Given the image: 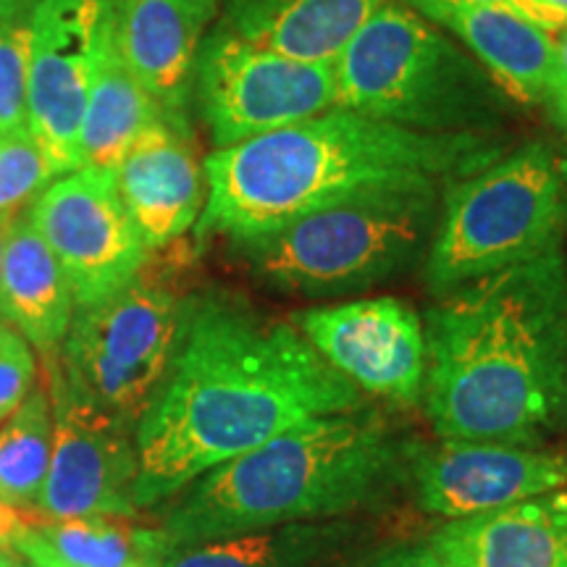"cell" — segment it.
<instances>
[{"label":"cell","instance_id":"cell-33","mask_svg":"<svg viewBox=\"0 0 567 567\" xmlns=\"http://www.w3.org/2000/svg\"><path fill=\"white\" fill-rule=\"evenodd\" d=\"M17 216H3L0 213V266H3V252H6V239H9V231H11V224Z\"/></svg>","mask_w":567,"mask_h":567},{"label":"cell","instance_id":"cell-3","mask_svg":"<svg viewBox=\"0 0 567 567\" xmlns=\"http://www.w3.org/2000/svg\"><path fill=\"white\" fill-rule=\"evenodd\" d=\"M502 153L507 147L499 134L415 132L334 105L300 124L213 151L203 161L208 193L197 234L243 243L373 189L450 187Z\"/></svg>","mask_w":567,"mask_h":567},{"label":"cell","instance_id":"cell-8","mask_svg":"<svg viewBox=\"0 0 567 567\" xmlns=\"http://www.w3.org/2000/svg\"><path fill=\"white\" fill-rule=\"evenodd\" d=\"M184 297L174 264H147L126 287L74 310L61 371L76 392L137 429L174 358Z\"/></svg>","mask_w":567,"mask_h":567},{"label":"cell","instance_id":"cell-20","mask_svg":"<svg viewBox=\"0 0 567 567\" xmlns=\"http://www.w3.org/2000/svg\"><path fill=\"white\" fill-rule=\"evenodd\" d=\"M74 308V295L59 260L30 216L19 213L0 266V318L40 352L51 354L66 339Z\"/></svg>","mask_w":567,"mask_h":567},{"label":"cell","instance_id":"cell-14","mask_svg":"<svg viewBox=\"0 0 567 567\" xmlns=\"http://www.w3.org/2000/svg\"><path fill=\"white\" fill-rule=\"evenodd\" d=\"M415 505L425 515L460 520L567 486V452L505 442L417 446L410 463Z\"/></svg>","mask_w":567,"mask_h":567},{"label":"cell","instance_id":"cell-12","mask_svg":"<svg viewBox=\"0 0 567 567\" xmlns=\"http://www.w3.org/2000/svg\"><path fill=\"white\" fill-rule=\"evenodd\" d=\"M111 30V0H38L30 27L27 130L55 174L80 168V126Z\"/></svg>","mask_w":567,"mask_h":567},{"label":"cell","instance_id":"cell-17","mask_svg":"<svg viewBox=\"0 0 567 567\" xmlns=\"http://www.w3.org/2000/svg\"><path fill=\"white\" fill-rule=\"evenodd\" d=\"M425 544L444 567H567V486L446 520Z\"/></svg>","mask_w":567,"mask_h":567},{"label":"cell","instance_id":"cell-19","mask_svg":"<svg viewBox=\"0 0 567 567\" xmlns=\"http://www.w3.org/2000/svg\"><path fill=\"white\" fill-rule=\"evenodd\" d=\"M386 0H221V19L255 45L297 61L334 63Z\"/></svg>","mask_w":567,"mask_h":567},{"label":"cell","instance_id":"cell-6","mask_svg":"<svg viewBox=\"0 0 567 567\" xmlns=\"http://www.w3.org/2000/svg\"><path fill=\"white\" fill-rule=\"evenodd\" d=\"M439 184H402L310 210L279 229L234 243L266 287L339 297L408 274L429 252Z\"/></svg>","mask_w":567,"mask_h":567},{"label":"cell","instance_id":"cell-22","mask_svg":"<svg viewBox=\"0 0 567 567\" xmlns=\"http://www.w3.org/2000/svg\"><path fill=\"white\" fill-rule=\"evenodd\" d=\"M158 118L168 116L118 55L109 30L80 126V168L116 172L134 140Z\"/></svg>","mask_w":567,"mask_h":567},{"label":"cell","instance_id":"cell-26","mask_svg":"<svg viewBox=\"0 0 567 567\" xmlns=\"http://www.w3.org/2000/svg\"><path fill=\"white\" fill-rule=\"evenodd\" d=\"M53 179H59V174L27 126L0 134V213L3 216H19V210Z\"/></svg>","mask_w":567,"mask_h":567},{"label":"cell","instance_id":"cell-34","mask_svg":"<svg viewBox=\"0 0 567 567\" xmlns=\"http://www.w3.org/2000/svg\"><path fill=\"white\" fill-rule=\"evenodd\" d=\"M544 3L549 6V9H555L563 13V17H567V0H544Z\"/></svg>","mask_w":567,"mask_h":567},{"label":"cell","instance_id":"cell-18","mask_svg":"<svg viewBox=\"0 0 567 567\" xmlns=\"http://www.w3.org/2000/svg\"><path fill=\"white\" fill-rule=\"evenodd\" d=\"M436 27L452 32L509 101L544 103L555 74V34L513 11L455 0H405Z\"/></svg>","mask_w":567,"mask_h":567},{"label":"cell","instance_id":"cell-10","mask_svg":"<svg viewBox=\"0 0 567 567\" xmlns=\"http://www.w3.org/2000/svg\"><path fill=\"white\" fill-rule=\"evenodd\" d=\"M53 410V450L38 505L45 517H134L137 446L134 429L69 384L61 358L45 354Z\"/></svg>","mask_w":567,"mask_h":567},{"label":"cell","instance_id":"cell-4","mask_svg":"<svg viewBox=\"0 0 567 567\" xmlns=\"http://www.w3.org/2000/svg\"><path fill=\"white\" fill-rule=\"evenodd\" d=\"M417 446L375 408L321 415L203 473L163 515L168 547H195L384 505Z\"/></svg>","mask_w":567,"mask_h":567},{"label":"cell","instance_id":"cell-5","mask_svg":"<svg viewBox=\"0 0 567 567\" xmlns=\"http://www.w3.org/2000/svg\"><path fill=\"white\" fill-rule=\"evenodd\" d=\"M337 105L434 134H499L509 97L421 13L386 0L334 61Z\"/></svg>","mask_w":567,"mask_h":567},{"label":"cell","instance_id":"cell-15","mask_svg":"<svg viewBox=\"0 0 567 567\" xmlns=\"http://www.w3.org/2000/svg\"><path fill=\"white\" fill-rule=\"evenodd\" d=\"M113 179L151 252L179 243L200 221L208 187L189 124L158 118L147 126L116 166Z\"/></svg>","mask_w":567,"mask_h":567},{"label":"cell","instance_id":"cell-7","mask_svg":"<svg viewBox=\"0 0 567 567\" xmlns=\"http://www.w3.org/2000/svg\"><path fill=\"white\" fill-rule=\"evenodd\" d=\"M567 218V155L549 142L502 153L452 182L423 258L431 295L455 292L559 245Z\"/></svg>","mask_w":567,"mask_h":567},{"label":"cell","instance_id":"cell-27","mask_svg":"<svg viewBox=\"0 0 567 567\" xmlns=\"http://www.w3.org/2000/svg\"><path fill=\"white\" fill-rule=\"evenodd\" d=\"M38 365L30 342L0 318V423L32 392Z\"/></svg>","mask_w":567,"mask_h":567},{"label":"cell","instance_id":"cell-1","mask_svg":"<svg viewBox=\"0 0 567 567\" xmlns=\"http://www.w3.org/2000/svg\"><path fill=\"white\" fill-rule=\"evenodd\" d=\"M360 408L365 394L292 321L229 292L187 295L174 358L134 429V505L172 499L297 423Z\"/></svg>","mask_w":567,"mask_h":567},{"label":"cell","instance_id":"cell-35","mask_svg":"<svg viewBox=\"0 0 567 567\" xmlns=\"http://www.w3.org/2000/svg\"><path fill=\"white\" fill-rule=\"evenodd\" d=\"M0 567H21L19 563H13L11 557H6V555H0Z\"/></svg>","mask_w":567,"mask_h":567},{"label":"cell","instance_id":"cell-2","mask_svg":"<svg viewBox=\"0 0 567 567\" xmlns=\"http://www.w3.org/2000/svg\"><path fill=\"white\" fill-rule=\"evenodd\" d=\"M423 405L442 442L542 446L567 408L563 245L436 297Z\"/></svg>","mask_w":567,"mask_h":567},{"label":"cell","instance_id":"cell-24","mask_svg":"<svg viewBox=\"0 0 567 567\" xmlns=\"http://www.w3.org/2000/svg\"><path fill=\"white\" fill-rule=\"evenodd\" d=\"M53 450V410L45 386H32L0 423V496L34 507L45 486Z\"/></svg>","mask_w":567,"mask_h":567},{"label":"cell","instance_id":"cell-13","mask_svg":"<svg viewBox=\"0 0 567 567\" xmlns=\"http://www.w3.org/2000/svg\"><path fill=\"white\" fill-rule=\"evenodd\" d=\"M308 344L363 394L415 408L425 384L423 318L400 297L316 305L292 321Z\"/></svg>","mask_w":567,"mask_h":567},{"label":"cell","instance_id":"cell-32","mask_svg":"<svg viewBox=\"0 0 567 567\" xmlns=\"http://www.w3.org/2000/svg\"><path fill=\"white\" fill-rule=\"evenodd\" d=\"M547 109L551 113V118H555V124L559 126L567 134V92H551L547 95Z\"/></svg>","mask_w":567,"mask_h":567},{"label":"cell","instance_id":"cell-30","mask_svg":"<svg viewBox=\"0 0 567 567\" xmlns=\"http://www.w3.org/2000/svg\"><path fill=\"white\" fill-rule=\"evenodd\" d=\"M30 526V513L11 505L9 499L0 496V551L17 547L19 536Z\"/></svg>","mask_w":567,"mask_h":567},{"label":"cell","instance_id":"cell-21","mask_svg":"<svg viewBox=\"0 0 567 567\" xmlns=\"http://www.w3.org/2000/svg\"><path fill=\"white\" fill-rule=\"evenodd\" d=\"M130 517H45L30 513L17 549L32 567H161L163 530L130 526Z\"/></svg>","mask_w":567,"mask_h":567},{"label":"cell","instance_id":"cell-29","mask_svg":"<svg viewBox=\"0 0 567 567\" xmlns=\"http://www.w3.org/2000/svg\"><path fill=\"white\" fill-rule=\"evenodd\" d=\"M455 3H473V6H492V9L513 11L517 17L534 21L536 27L547 30L549 34H557L563 27H567V17L549 9L544 0H455Z\"/></svg>","mask_w":567,"mask_h":567},{"label":"cell","instance_id":"cell-11","mask_svg":"<svg viewBox=\"0 0 567 567\" xmlns=\"http://www.w3.org/2000/svg\"><path fill=\"white\" fill-rule=\"evenodd\" d=\"M27 216L59 260L76 308L118 292L151 258L113 172L76 168L59 176L34 197Z\"/></svg>","mask_w":567,"mask_h":567},{"label":"cell","instance_id":"cell-23","mask_svg":"<svg viewBox=\"0 0 567 567\" xmlns=\"http://www.w3.org/2000/svg\"><path fill=\"white\" fill-rule=\"evenodd\" d=\"M350 544V517H334L176 547L161 567H337Z\"/></svg>","mask_w":567,"mask_h":567},{"label":"cell","instance_id":"cell-16","mask_svg":"<svg viewBox=\"0 0 567 567\" xmlns=\"http://www.w3.org/2000/svg\"><path fill=\"white\" fill-rule=\"evenodd\" d=\"M221 0H111V38L126 66L174 122L187 124L193 69Z\"/></svg>","mask_w":567,"mask_h":567},{"label":"cell","instance_id":"cell-25","mask_svg":"<svg viewBox=\"0 0 567 567\" xmlns=\"http://www.w3.org/2000/svg\"><path fill=\"white\" fill-rule=\"evenodd\" d=\"M34 3L38 0H0V134L27 126Z\"/></svg>","mask_w":567,"mask_h":567},{"label":"cell","instance_id":"cell-31","mask_svg":"<svg viewBox=\"0 0 567 567\" xmlns=\"http://www.w3.org/2000/svg\"><path fill=\"white\" fill-rule=\"evenodd\" d=\"M567 92V27L557 32V40H555V74H551V84H549V92ZM547 101V97H544Z\"/></svg>","mask_w":567,"mask_h":567},{"label":"cell","instance_id":"cell-28","mask_svg":"<svg viewBox=\"0 0 567 567\" xmlns=\"http://www.w3.org/2000/svg\"><path fill=\"white\" fill-rule=\"evenodd\" d=\"M352 567H444L429 544H394V547L373 551Z\"/></svg>","mask_w":567,"mask_h":567},{"label":"cell","instance_id":"cell-9","mask_svg":"<svg viewBox=\"0 0 567 567\" xmlns=\"http://www.w3.org/2000/svg\"><path fill=\"white\" fill-rule=\"evenodd\" d=\"M189 103L221 151L334 109V63L289 59L218 19L197 51Z\"/></svg>","mask_w":567,"mask_h":567}]
</instances>
